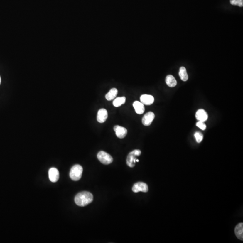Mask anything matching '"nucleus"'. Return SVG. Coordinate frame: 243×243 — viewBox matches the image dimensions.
<instances>
[{"instance_id": "1", "label": "nucleus", "mask_w": 243, "mask_h": 243, "mask_svg": "<svg viewBox=\"0 0 243 243\" xmlns=\"http://www.w3.org/2000/svg\"><path fill=\"white\" fill-rule=\"evenodd\" d=\"M93 196L92 194L87 191L80 192L75 197V202L77 205L84 207L92 202Z\"/></svg>"}, {"instance_id": "2", "label": "nucleus", "mask_w": 243, "mask_h": 243, "mask_svg": "<svg viewBox=\"0 0 243 243\" xmlns=\"http://www.w3.org/2000/svg\"><path fill=\"white\" fill-rule=\"evenodd\" d=\"M83 168L81 165L77 164L71 168L70 176L71 179L74 181H77L81 178L82 176Z\"/></svg>"}, {"instance_id": "3", "label": "nucleus", "mask_w": 243, "mask_h": 243, "mask_svg": "<svg viewBox=\"0 0 243 243\" xmlns=\"http://www.w3.org/2000/svg\"><path fill=\"white\" fill-rule=\"evenodd\" d=\"M141 154V151L139 150H135L128 154L126 158V163L129 167L133 168L135 166L136 162V157L139 156Z\"/></svg>"}, {"instance_id": "4", "label": "nucleus", "mask_w": 243, "mask_h": 243, "mask_svg": "<svg viewBox=\"0 0 243 243\" xmlns=\"http://www.w3.org/2000/svg\"><path fill=\"white\" fill-rule=\"evenodd\" d=\"M97 158L101 163L105 165L110 164L113 161V158L111 155L103 151H101L98 153Z\"/></svg>"}, {"instance_id": "5", "label": "nucleus", "mask_w": 243, "mask_h": 243, "mask_svg": "<svg viewBox=\"0 0 243 243\" xmlns=\"http://www.w3.org/2000/svg\"><path fill=\"white\" fill-rule=\"evenodd\" d=\"M132 190V191L135 193H137L140 191L147 192L148 191V186L144 182H139L134 185Z\"/></svg>"}, {"instance_id": "6", "label": "nucleus", "mask_w": 243, "mask_h": 243, "mask_svg": "<svg viewBox=\"0 0 243 243\" xmlns=\"http://www.w3.org/2000/svg\"><path fill=\"white\" fill-rule=\"evenodd\" d=\"M155 115L152 112H149L146 113L143 116L142 122L144 126H150L152 123L154 119Z\"/></svg>"}, {"instance_id": "7", "label": "nucleus", "mask_w": 243, "mask_h": 243, "mask_svg": "<svg viewBox=\"0 0 243 243\" xmlns=\"http://www.w3.org/2000/svg\"><path fill=\"white\" fill-rule=\"evenodd\" d=\"M49 178L50 180L52 182H56L58 181L60 177V174L58 169L55 168L50 169L48 172Z\"/></svg>"}, {"instance_id": "8", "label": "nucleus", "mask_w": 243, "mask_h": 243, "mask_svg": "<svg viewBox=\"0 0 243 243\" xmlns=\"http://www.w3.org/2000/svg\"><path fill=\"white\" fill-rule=\"evenodd\" d=\"M114 131H115L116 136L119 138H124L126 136L127 131L126 128L120 126H115L114 127Z\"/></svg>"}, {"instance_id": "9", "label": "nucleus", "mask_w": 243, "mask_h": 243, "mask_svg": "<svg viewBox=\"0 0 243 243\" xmlns=\"http://www.w3.org/2000/svg\"><path fill=\"white\" fill-rule=\"evenodd\" d=\"M108 118V112L105 109H101L99 110L97 115V120L99 123H103Z\"/></svg>"}, {"instance_id": "10", "label": "nucleus", "mask_w": 243, "mask_h": 243, "mask_svg": "<svg viewBox=\"0 0 243 243\" xmlns=\"http://www.w3.org/2000/svg\"><path fill=\"white\" fill-rule=\"evenodd\" d=\"M141 102L145 105H150L154 102V98L153 96L148 95H143L140 97Z\"/></svg>"}, {"instance_id": "11", "label": "nucleus", "mask_w": 243, "mask_h": 243, "mask_svg": "<svg viewBox=\"0 0 243 243\" xmlns=\"http://www.w3.org/2000/svg\"><path fill=\"white\" fill-rule=\"evenodd\" d=\"M195 117L199 121L205 122L208 119V115L205 110L199 109L196 113Z\"/></svg>"}, {"instance_id": "12", "label": "nucleus", "mask_w": 243, "mask_h": 243, "mask_svg": "<svg viewBox=\"0 0 243 243\" xmlns=\"http://www.w3.org/2000/svg\"><path fill=\"white\" fill-rule=\"evenodd\" d=\"M133 107L135 109V111L139 114H143L145 111V107L144 104L142 103L141 102L138 101H136L133 103Z\"/></svg>"}, {"instance_id": "13", "label": "nucleus", "mask_w": 243, "mask_h": 243, "mask_svg": "<svg viewBox=\"0 0 243 243\" xmlns=\"http://www.w3.org/2000/svg\"><path fill=\"white\" fill-rule=\"evenodd\" d=\"M235 235L238 239L240 240H243V224L240 223L236 226L234 230Z\"/></svg>"}, {"instance_id": "14", "label": "nucleus", "mask_w": 243, "mask_h": 243, "mask_svg": "<svg viewBox=\"0 0 243 243\" xmlns=\"http://www.w3.org/2000/svg\"><path fill=\"white\" fill-rule=\"evenodd\" d=\"M166 84L170 87H173L177 84V82L175 77L172 75L167 76L165 79Z\"/></svg>"}, {"instance_id": "15", "label": "nucleus", "mask_w": 243, "mask_h": 243, "mask_svg": "<svg viewBox=\"0 0 243 243\" xmlns=\"http://www.w3.org/2000/svg\"><path fill=\"white\" fill-rule=\"evenodd\" d=\"M118 91L117 89L115 88H113L110 89L109 92L106 95L105 98L107 100H109V101L113 100L116 97L117 94H118Z\"/></svg>"}, {"instance_id": "16", "label": "nucleus", "mask_w": 243, "mask_h": 243, "mask_svg": "<svg viewBox=\"0 0 243 243\" xmlns=\"http://www.w3.org/2000/svg\"><path fill=\"white\" fill-rule=\"evenodd\" d=\"M179 75L180 79L184 82H185V81L188 80V74H187V72H186V69L184 67H181L180 68Z\"/></svg>"}, {"instance_id": "17", "label": "nucleus", "mask_w": 243, "mask_h": 243, "mask_svg": "<svg viewBox=\"0 0 243 243\" xmlns=\"http://www.w3.org/2000/svg\"><path fill=\"white\" fill-rule=\"evenodd\" d=\"M126 102L125 97H118L115 99L113 101V105L115 107H119L122 104H124Z\"/></svg>"}, {"instance_id": "18", "label": "nucleus", "mask_w": 243, "mask_h": 243, "mask_svg": "<svg viewBox=\"0 0 243 243\" xmlns=\"http://www.w3.org/2000/svg\"><path fill=\"white\" fill-rule=\"evenodd\" d=\"M195 138L196 141L198 143H200L201 142L203 141V139L204 138V136L202 133L200 132H196L195 133Z\"/></svg>"}, {"instance_id": "19", "label": "nucleus", "mask_w": 243, "mask_h": 243, "mask_svg": "<svg viewBox=\"0 0 243 243\" xmlns=\"http://www.w3.org/2000/svg\"><path fill=\"white\" fill-rule=\"evenodd\" d=\"M230 3L234 6H238L241 7L243 6V0H230Z\"/></svg>"}, {"instance_id": "20", "label": "nucleus", "mask_w": 243, "mask_h": 243, "mask_svg": "<svg viewBox=\"0 0 243 243\" xmlns=\"http://www.w3.org/2000/svg\"><path fill=\"white\" fill-rule=\"evenodd\" d=\"M196 126L200 128L201 129L204 131L206 128V125L204 122L199 121L196 123Z\"/></svg>"}, {"instance_id": "21", "label": "nucleus", "mask_w": 243, "mask_h": 243, "mask_svg": "<svg viewBox=\"0 0 243 243\" xmlns=\"http://www.w3.org/2000/svg\"><path fill=\"white\" fill-rule=\"evenodd\" d=\"M1 77H0V84H1Z\"/></svg>"}, {"instance_id": "22", "label": "nucleus", "mask_w": 243, "mask_h": 243, "mask_svg": "<svg viewBox=\"0 0 243 243\" xmlns=\"http://www.w3.org/2000/svg\"><path fill=\"white\" fill-rule=\"evenodd\" d=\"M136 162H139V160H138V159H136Z\"/></svg>"}]
</instances>
